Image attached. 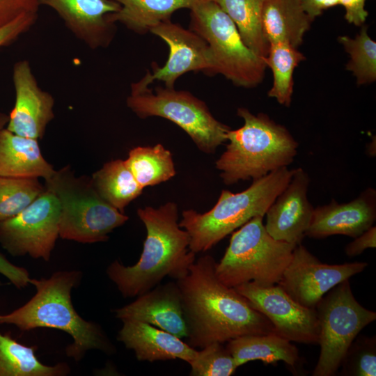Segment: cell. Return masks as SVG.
<instances>
[{
  "label": "cell",
  "instance_id": "6da1fadb",
  "mask_svg": "<svg viewBox=\"0 0 376 376\" xmlns=\"http://www.w3.org/2000/svg\"><path fill=\"white\" fill-rule=\"evenodd\" d=\"M212 256L201 257L176 279L191 347L203 348L246 335L274 332L270 321L217 278Z\"/></svg>",
  "mask_w": 376,
  "mask_h": 376
},
{
  "label": "cell",
  "instance_id": "7a4b0ae2",
  "mask_svg": "<svg viewBox=\"0 0 376 376\" xmlns=\"http://www.w3.org/2000/svg\"><path fill=\"white\" fill-rule=\"evenodd\" d=\"M137 214L147 231L139 260L132 266L115 260L107 269L124 297H138L166 276L175 280L184 276L196 260V253L189 248V235L179 226L177 204L139 208Z\"/></svg>",
  "mask_w": 376,
  "mask_h": 376
},
{
  "label": "cell",
  "instance_id": "3957f363",
  "mask_svg": "<svg viewBox=\"0 0 376 376\" xmlns=\"http://www.w3.org/2000/svg\"><path fill=\"white\" fill-rule=\"evenodd\" d=\"M81 278V272L77 270L58 271L47 279L30 278L36 294L21 307L0 315V324H13L22 331L40 327L62 330L72 338L65 352L76 361L90 350L113 352L114 347L102 329L83 319L72 305L71 292Z\"/></svg>",
  "mask_w": 376,
  "mask_h": 376
},
{
  "label": "cell",
  "instance_id": "277c9868",
  "mask_svg": "<svg viewBox=\"0 0 376 376\" xmlns=\"http://www.w3.org/2000/svg\"><path fill=\"white\" fill-rule=\"evenodd\" d=\"M237 113L244 125L228 131L226 150L215 163L225 185L257 180L293 162L299 144L284 126L246 108Z\"/></svg>",
  "mask_w": 376,
  "mask_h": 376
},
{
  "label": "cell",
  "instance_id": "5b68a950",
  "mask_svg": "<svg viewBox=\"0 0 376 376\" xmlns=\"http://www.w3.org/2000/svg\"><path fill=\"white\" fill-rule=\"evenodd\" d=\"M293 172L294 169L282 167L253 180L242 191L222 190L214 206L203 214L194 210L183 211L179 226L189 235V249L194 253L205 252L252 218L264 217Z\"/></svg>",
  "mask_w": 376,
  "mask_h": 376
},
{
  "label": "cell",
  "instance_id": "8992f818",
  "mask_svg": "<svg viewBox=\"0 0 376 376\" xmlns=\"http://www.w3.org/2000/svg\"><path fill=\"white\" fill-rule=\"evenodd\" d=\"M44 185L60 203L62 239L81 243L104 242L129 219L102 198L91 177L76 176L69 166L56 170Z\"/></svg>",
  "mask_w": 376,
  "mask_h": 376
},
{
  "label": "cell",
  "instance_id": "52a82bcc",
  "mask_svg": "<svg viewBox=\"0 0 376 376\" xmlns=\"http://www.w3.org/2000/svg\"><path fill=\"white\" fill-rule=\"evenodd\" d=\"M263 216H256L235 231L215 274L226 285L235 288L253 282L277 284L290 263L296 244L278 240L266 230Z\"/></svg>",
  "mask_w": 376,
  "mask_h": 376
},
{
  "label": "cell",
  "instance_id": "ba28073f",
  "mask_svg": "<svg viewBox=\"0 0 376 376\" xmlns=\"http://www.w3.org/2000/svg\"><path fill=\"white\" fill-rule=\"evenodd\" d=\"M190 30L208 44L215 72L237 86L260 84L267 65L244 42L233 21L213 1L202 0L190 9Z\"/></svg>",
  "mask_w": 376,
  "mask_h": 376
},
{
  "label": "cell",
  "instance_id": "9c48e42d",
  "mask_svg": "<svg viewBox=\"0 0 376 376\" xmlns=\"http://www.w3.org/2000/svg\"><path fill=\"white\" fill-rule=\"evenodd\" d=\"M127 106L139 118L159 116L182 129L197 148L206 154H213L227 141L230 127L217 120L206 104L188 91L174 88H148L130 95Z\"/></svg>",
  "mask_w": 376,
  "mask_h": 376
},
{
  "label": "cell",
  "instance_id": "30bf717a",
  "mask_svg": "<svg viewBox=\"0 0 376 376\" xmlns=\"http://www.w3.org/2000/svg\"><path fill=\"white\" fill-rule=\"evenodd\" d=\"M320 326V353L313 376L334 375L359 333L376 313L354 298L348 280L327 292L315 307Z\"/></svg>",
  "mask_w": 376,
  "mask_h": 376
},
{
  "label": "cell",
  "instance_id": "8fae6325",
  "mask_svg": "<svg viewBox=\"0 0 376 376\" xmlns=\"http://www.w3.org/2000/svg\"><path fill=\"white\" fill-rule=\"evenodd\" d=\"M60 214L57 197L45 187L22 212L0 222L1 246L13 256L49 261L59 236Z\"/></svg>",
  "mask_w": 376,
  "mask_h": 376
},
{
  "label": "cell",
  "instance_id": "7c38bea8",
  "mask_svg": "<svg viewBox=\"0 0 376 376\" xmlns=\"http://www.w3.org/2000/svg\"><path fill=\"white\" fill-rule=\"evenodd\" d=\"M150 32L168 45L169 57L162 67L153 63L152 73L148 71L139 81L132 84L130 95L143 93L156 80L163 81L166 87L174 88L175 81L191 71L216 75L212 51L207 42L194 31L168 20L155 26Z\"/></svg>",
  "mask_w": 376,
  "mask_h": 376
},
{
  "label": "cell",
  "instance_id": "4fadbf2b",
  "mask_svg": "<svg viewBox=\"0 0 376 376\" xmlns=\"http://www.w3.org/2000/svg\"><path fill=\"white\" fill-rule=\"evenodd\" d=\"M234 288L270 321L275 334L291 342L318 343L320 326L315 308L300 304L279 284L247 282Z\"/></svg>",
  "mask_w": 376,
  "mask_h": 376
},
{
  "label": "cell",
  "instance_id": "5bb4252c",
  "mask_svg": "<svg viewBox=\"0 0 376 376\" xmlns=\"http://www.w3.org/2000/svg\"><path fill=\"white\" fill-rule=\"evenodd\" d=\"M367 266L366 262L326 264L299 244L295 247L291 260L277 284L300 304L315 308L327 292L362 272Z\"/></svg>",
  "mask_w": 376,
  "mask_h": 376
},
{
  "label": "cell",
  "instance_id": "9a60e30c",
  "mask_svg": "<svg viewBox=\"0 0 376 376\" xmlns=\"http://www.w3.org/2000/svg\"><path fill=\"white\" fill-rule=\"evenodd\" d=\"M13 79L15 103L6 128L19 136L42 139L54 118L53 96L40 88L26 60L14 65Z\"/></svg>",
  "mask_w": 376,
  "mask_h": 376
},
{
  "label": "cell",
  "instance_id": "2e32d148",
  "mask_svg": "<svg viewBox=\"0 0 376 376\" xmlns=\"http://www.w3.org/2000/svg\"><path fill=\"white\" fill-rule=\"evenodd\" d=\"M309 182L302 168L294 169L287 186L267 210L265 227L274 239L297 245L306 236L314 210L307 197Z\"/></svg>",
  "mask_w": 376,
  "mask_h": 376
},
{
  "label": "cell",
  "instance_id": "e0dca14e",
  "mask_svg": "<svg viewBox=\"0 0 376 376\" xmlns=\"http://www.w3.org/2000/svg\"><path fill=\"white\" fill-rule=\"evenodd\" d=\"M40 6L55 10L65 26L91 49L107 47L116 33L110 13L120 9L114 0H40Z\"/></svg>",
  "mask_w": 376,
  "mask_h": 376
},
{
  "label": "cell",
  "instance_id": "ac0fdd59",
  "mask_svg": "<svg viewBox=\"0 0 376 376\" xmlns=\"http://www.w3.org/2000/svg\"><path fill=\"white\" fill-rule=\"evenodd\" d=\"M376 219V191L366 189L353 201L338 203L334 199L314 208L306 236L322 239L334 235L356 237L368 230Z\"/></svg>",
  "mask_w": 376,
  "mask_h": 376
},
{
  "label": "cell",
  "instance_id": "d6986e66",
  "mask_svg": "<svg viewBox=\"0 0 376 376\" xmlns=\"http://www.w3.org/2000/svg\"><path fill=\"white\" fill-rule=\"evenodd\" d=\"M120 320L146 322L180 338L187 337L181 299L175 282L158 284L132 303L114 311Z\"/></svg>",
  "mask_w": 376,
  "mask_h": 376
},
{
  "label": "cell",
  "instance_id": "ffe728a7",
  "mask_svg": "<svg viewBox=\"0 0 376 376\" xmlns=\"http://www.w3.org/2000/svg\"><path fill=\"white\" fill-rule=\"evenodd\" d=\"M118 340L132 350L138 361L154 362L179 359L189 363L197 350L181 338L150 324L123 320Z\"/></svg>",
  "mask_w": 376,
  "mask_h": 376
},
{
  "label": "cell",
  "instance_id": "44dd1931",
  "mask_svg": "<svg viewBox=\"0 0 376 376\" xmlns=\"http://www.w3.org/2000/svg\"><path fill=\"white\" fill-rule=\"evenodd\" d=\"M56 170L43 157L38 140L0 131V176L50 178Z\"/></svg>",
  "mask_w": 376,
  "mask_h": 376
},
{
  "label": "cell",
  "instance_id": "7402d4cb",
  "mask_svg": "<svg viewBox=\"0 0 376 376\" xmlns=\"http://www.w3.org/2000/svg\"><path fill=\"white\" fill-rule=\"evenodd\" d=\"M313 20L299 0H265L261 26L266 40L284 42L297 48Z\"/></svg>",
  "mask_w": 376,
  "mask_h": 376
},
{
  "label": "cell",
  "instance_id": "603a6c76",
  "mask_svg": "<svg viewBox=\"0 0 376 376\" xmlns=\"http://www.w3.org/2000/svg\"><path fill=\"white\" fill-rule=\"evenodd\" d=\"M226 347L237 367L254 360L265 363L282 361L295 370L299 362L297 347L275 333L239 336L228 341Z\"/></svg>",
  "mask_w": 376,
  "mask_h": 376
},
{
  "label": "cell",
  "instance_id": "cb8c5ba5",
  "mask_svg": "<svg viewBox=\"0 0 376 376\" xmlns=\"http://www.w3.org/2000/svg\"><path fill=\"white\" fill-rule=\"evenodd\" d=\"M120 9L108 15L113 24L120 22L130 30L146 33L158 24L171 20L178 10L190 9L202 0H114Z\"/></svg>",
  "mask_w": 376,
  "mask_h": 376
},
{
  "label": "cell",
  "instance_id": "d4e9b609",
  "mask_svg": "<svg viewBox=\"0 0 376 376\" xmlns=\"http://www.w3.org/2000/svg\"><path fill=\"white\" fill-rule=\"evenodd\" d=\"M91 178L102 198L123 213L143 189L123 159L105 163Z\"/></svg>",
  "mask_w": 376,
  "mask_h": 376
},
{
  "label": "cell",
  "instance_id": "484cf974",
  "mask_svg": "<svg viewBox=\"0 0 376 376\" xmlns=\"http://www.w3.org/2000/svg\"><path fill=\"white\" fill-rule=\"evenodd\" d=\"M36 347L22 345L9 334L0 333V376H64L70 373L65 363L54 366L42 363Z\"/></svg>",
  "mask_w": 376,
  "mask_h": 376
},
{
  "label": "cell",
  "instance_id": "4316f807",
  "mask_svg": "<svg viewBox=\"0 0 376 376\" xmlns=\"http://www.w3.org/2000/svg\"><path fill=\"white\" fill-rule=\"evenodd\" d=\"M233 21L245 44L258 56L265 58L269 44L261 26L265 0H212Z\"/></svg>",
  "mask_w": 376,
  "mask_h": 376
},
{
  "label": "cell",
  "instance_id": "83f0119b",
  "mask_svg": "<svg viewBox=\"0 0 376 376\" xmlns=\"http://www.w3.org/2000/svg\"><path fill=\"white\" fill-rule=\"evenodd\" d=\"M125 162L143 189L166 182L175 175L172 153L160 143L131 149Z\"/></svg>",
  "mask_w": 376,
  "mask_h": 376
},
{
  "label": "cell",
  "instance_id": "f1b7e54d",
  "mask_svg": "<svg viewBox=\"0 0 376 376\" xmlns=\"http://www.w3.org/2000/svg\"><path fill=\"white\" fill-rule=\"evenodd\" d=\"M273 74V84L268 96L282 105L290 107L293 93V72L305 56L297 48L284 42L269 43L267 56L263 58Z\"/></svg>",
  "mask_w": 376,
  "mask_h": 376
},
{
  "label": "cell",
  "instance_id": "f546056e",
  "mask_svg": "<svg viewBox=\"0 0 376 376\" xmlns=\"http://www.w3.org/2000/svg\"><path fill=\"white\" fill-rule=\"evenodd\" d=\"M338 41L350 55L346 69L353 73L358 85L375 81L376 42L369 36L367 26H363L354 38L343 36Z\"/></svg>",
  "mask_w": 376,
  "mask_h": 376
},
{
  "label": "cell",
  "instance_id": "4dcf8cb0",
  "mask_svg": "<svg viewBox=\"0 0 376 376\" xmlns=\"http://www.w3.org/2000/svg\"><path fill=\"white\" fill-rule=\"evenodd\" d=\"M45 189L39 178L0 176V222L19 214Z\"/></svg>",
  "mask_w": 376,
  "mask_h": 376
},
{
  "label": "cell",
  "instance_id": "1f68e13d",
  "mask_svg": "<svg viewBox=\"0 0 376 376\" xmlns=\"http://www.w3.org/2000/svg\"><path fill=\"white\" fill-rule=\"evenodd\" d=\"M197 350L189 363L192 376H230L238 368L226 347L219 342L212 343Z\"/></svg>",
  "mask_w": 376,
  "mask_h": 376
},
{
  "label": "cell",
  "instance_id": "d6a6232c",
  "mask_svg": "<svg viewBox=\"0 0 376 376\" xmlns=\"http://www.w3.org/2000/svg\"><path fill=\"white\" fill-rule=\"evenodd\" d=\"M341 373L349 376L376 375L375 336H363L350 345L342 361Z\"/></svg>",
  "mask_w": 376,
  "mask_h": 376
},
{
  "label": "cell",
  "instance_id": "836d02e7",
  "mask_svg": "<svg viewBox=\"0 0 376 376\" xmlns=\"http://www.w3.org/2000/svg\"><path fill=\"white\" fill-rule=\"evenodd\" d=\"M40 0H0V27L24 14L38 13Z\"/></svg>",
  "mask_w": 376,
  "mask_h": 376
},
{
  "label": "cell",
  "instance_id": "e575fe53",
  "mask_svg": "<svg viewBox=\"0 0 376 376\" xmlns=\"http://www.w3.org/2000/svg\"><path fill=\"white\" fill-rule=\"evenodd\" d=\"M38 13L24 14L0 27V47L9 45L35 24Z\"/></svg>",
  "mask_w": 376,
  "mask_h": 376
},
{
  "label": "cell",
  "instance_id": "d590c367",
  "mask_svg": "<svg viewBox=\"0 0 376 376\" xmlns=\"http://www.w3.org/2000/svg\"><path fill=\"white\" fill-rule=\"evenodd\" d=\"M0 274L19 289L27 286L29 283L30 277L28 271L24 267L12 264L1 253Z\"/></svg>",
  "mask_w": 376,
  "mask_h": 376
},
{
  "label": "cell",
  "instance_id": "8d00e7d4",
  "mask_svg": "<svg viewBox=\"0 0 376 376\" xmlns=\"http://www.w3.org/2000/svg\"><path fill=\"white\" fill-rule=\"evenodd\" d=\"M375 247L376 227L372 226L347 244L345 252L348 257L352 258L360 255L367 249Z\"/></svg>",
  "mask_w": 376,
  "mask_h": 376
},
{
  "label": "cell",
  "instance_id": "74e56055",
  "mask_svg": "<svg viewBox=\"0 0 376 376\" xmlns=\"http://www.w3.org/2000/svg\"><path fill=\"white\" fill-rule=\"evenodd\" d=\"M366 0H338L339 5L345 9V19L355 26H362L368 16L365 9Z\"/></svg>",
  "mask_w": 376,
  "mask_h": 376
},
{
  "label": "cell",
  "instance_id": "f35d334b",
  "mask_svg": "<svg viewBox=\"0 0 376 376\" xmlns=\"http://www.w3.org/2000/svg\"><path fill=\"white\" fill-rule=\"evenodd\" d=\"M300 4L313 21L317 17L321 15L322 13L334 6L339 5L338 0H299Z\"/></svg>",
  "mask_w": 376,
  "mask_h": 376
},
{
  "label": "cell",
  "instance_id": "ab89813d",
  "mask_svg": "<svg viewBox=\"0 0 376 376\" xmlns=\"http://www.w3.org/2000/svg\"><path fill=\"white\" fill-rule=\"evenodd\" d=\"M9 120V116L6 113H0V131L4 128Z\"/></svg>",
  "mask_w": 376,
  "mask_h": 376
},
{
  "label": "cell",
  "instance_id": "60d3db41",
  "mask_svg": "<svg viewBox=\"0 0 376 376\" xmlns=\"http://www.w3.org/2000/svg\"><path fill=\"white\" fill-rule=\"evenodd\" d=\"M367 153L368 155L372 156V157L375 155V140L374 141V143H373V139L372 142H370L367 146Z\"/></svg>",
  "mask_w": 376,
  "mask_h": 376
},
{
  "label": "cell",
  "instance_id": "b9f144b4",
  "mask_svg": "<svg viewBox=\"0 0 376 376\" xmlns=\"http://www.w3.org/2000/svg\"><path fill=\"white\" fill-rule=\"evenodd\" d=\"M1 285V282L0 281V285Z\"/></svg>",
  "mask_w": 376,
  "mask_h": 376
}]
</instances>
